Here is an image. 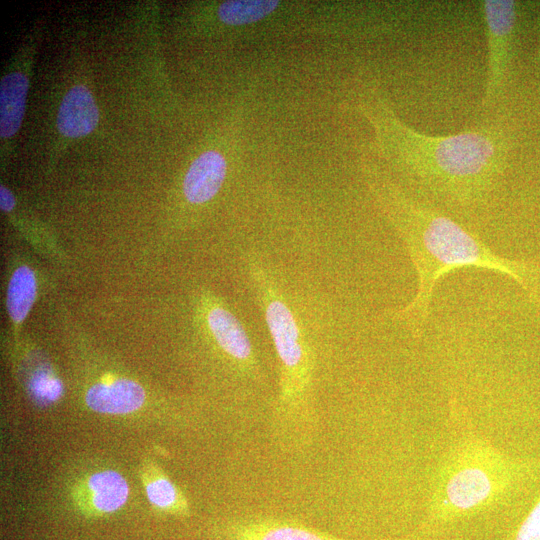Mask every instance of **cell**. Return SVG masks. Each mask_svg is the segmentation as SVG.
<instances>
[{"mask_svg":"<svg viewBox=\"0 0 540 540\" xmlns=\"http://www.w3.org/2000/svg\"><path fill=\"white\" fill-rule=\"evenodd\" d=\"M92 503L100 512H113L122 507L128 497V485L118 472L107 470L93 474L88 480Z\"/></svg>","mask_w":540,"mask_h":540,"instance_id":"7c38bea8","label":"cell"},{"mask_svg":"<svg viewBox=\"0 0 540 540\" xmlns=\"http://www.w3.org/2000/svg\"><path fill=\"white\" fill-rule=\"evenodd\" d=\"M62 389L61 382L47 373L35 375L30 383L33 397L41 404H49L58 399Z\"/></svg>","mask_w":540,"mask_h":540,"instance_id":"e0dca14e","label":"cell"},{"mask_svg":"<svg viewBox=\"0 0 540 540\" xmlns=\"http://www.w3.org/2000/svg\"><path fill=\"white\" fill-rule=\"evenodd\" d=\"M146 493L151 503L159 508L174 509L184 512L185 502L176 487L165 478H159L146 486Z\"/></svg>","mask_w":540,"mask_h":540,"instance_id":"9a60e30c","label":"cell"},{"mask_svg":"<svg viewBox=\"0 0 540 540\" xmlns=\"http://www.w3.org/2000/svg\"><path fill=\"white\" fill-rule=\"evenodd\" d=\"M540 483V459L507 454L473 434L442 458L428 503L430 521L454 522L510 500Z\"/></svg>","mask_w":540,"mask_h":540,"instance_id":"3957f363","label":"cell"},{"mask_svg":"<svg viewBox=\"0 0 540 540\" xmlns=\"http://www.w3.org/2000/svg\"><path fill=\"white\" fill-rule=\"evenodd\" d=\"M260 293L279 361V409L284 416L301 415L310 380V362L305 344L292 312L275 289L264 282L261 283Z\"/></svg>","mask_w":540,"mask_h":540,"instance_id":"277c9868","label":"cell"},{"mask_svg":"<svg viewBox=\"0 0 540 540\" xmlns=\"http://www.w3.org/2000/svg\"><path fill=\"white\" fill-rule=\"evenodd\" d=\"M276 0H233L223 2L218 8L221 21L230 25H243L261 20L274 11Z\"/></svg>","mask_w":540,"mask_h":540,"instance_id":"5bb4252c","label":"cell"},{"mask_svg":"<svg viewBox=\"0 0 540 540\" xmlns=\"http://www.w3.org/2000/svg\"><path fill=\"white\" fill-rule=\"evenodd\" d=\"M510 540H540V484L530 509Z\"/></svg>","mask_w":540,"mask_h":540,"instance_id":"2e32d148","label":"cell"},{"mask_svg":"<svg viewBox=\"0 0 540 540\" xmlns=\"http://www.w3.org/2000/svg\"><path fill=\"white\" fill-rule=\"evenodd\" d=\"M99 121L94 97L83 85L70 88L60 104L57 127L67 137H81L92 132Z\"/></svg>","mask_w":540,"mask_h":540,"instance_id":"8992f818","label":"cell"},{"mask_svg":"<svg viewBox=\"0 0 540 540\" xmlns=\"http://www.w3.org/2000/svg\"><path fill=\"white\" fill-rule=\"evenodd\" d=\"M538 62L540 63V37H539V45H538Z\"/></svg>","mask_w":540,"mask_h":540,"instance_id":"d6986e66","label":"cell"},{"mask_svg":"<svg viewBox=\"0 0 540 540\" xmlns=\"http://www.w3.org/2000/svg\"><path fill=\"white\" fill-rule=\"evenodd\" d=\"M379 196L417 273L416 295L399 312L415 337L425 326L436 282L452 270L476 267L505 274L532 298L540 290V264L499 256L457 222L394 184L381 186Z\"/></svg>","mask_w":540,"mask_h":540,"instance_id":"6da1fadb","label":"cell"},{"mask_svg":"<svg viewBox=\"0 0 540 540\" xmlns=\"http://www.w3.org/2000/svg\"><path fill=\"white\" fill-rule=\"evenodd\" d=\"M86 404L90 409L106 414H126L139 409L145 401L142 386L129 379L111 383H98L86 393Z\"/></svg>","mask_w":540,"mask_h":540,"instance_id":"9c48e42d","label":"cell"},{"mask_svg":"<svg viewBox=\"0 0 540 540\" xmlns=\"http://www.w3.org/2000/svg\"><path fill=\"white\" fill-rule=\"evenodd\" d=\"M233 540H348L291 521L260 519L235 527Z\"/></svg>","mask_w":540,"mask_h":540,"instance_id":"30bf717a","label":"cell"},{"mask_svg":"<svg viewBox=\"0 0 540 540\" xmlns=\"http://www.w3.org/2000/svg\"><path fill=\"white\" fill-rule=\"evenodd\" d=\"M481 12L487 48V75L482 105L500 95L511 63L517 26V5L511 0H484Z\"/></svg>","mask_w":540,"mask_h":540,"instance_id":"5b68a950","label":"cell"},{"mask_svg":"<svg viewBox=\"0 0 540 540\" xmlns=\"http://www.w3.org/2000/svg\"><path fill=\"white\" fill-rule=\"evenodd\" d=\"M28 91V79L21 72H11L0 83V135L13 136L22 123Z\"/></svg>","mask_w":540,"mask_h":540,"instance_id":"8fae6325","label":"cell"},{"mask_svg":"<svg viewBox=\"0 0 540 540\" xmlns=\"http://www.w3.org/2000/svg\"><path fill=\"white\" fill-rule=\"evenodd\" d=\"M380 124L382 143L404 174L455 204L479 202L503 171L507 139L501 131L484 128L433 136L391 117Z\"/></svg>","mask_w":540,"mask_h":540,"instance_id":"7a4b0ae2","label":"cell"},{"mask_svg":"<svg viewBox=\"0 0 540 540\" xmlns=\"http://www.w3.org/2000/svg\"><path fill=\"white\" fill-rule=\"evenodd\" d=\"M207 322L217 344L228 356L244 368L253 367L255 358L250 338L234 314L216 306L209 311Z\"/></svg>","mask_w":540,"mask_h":540,"instance_id":"52a82bcc","label":"cell"},{"mask_svg":"<svg viewBox=\"0 0 540 540\" xmlns=\"http://www.w3.org/2000/svg\"><path fill=\"white\" fill-rule=\"evenodd\" d=\"M226 175V161L217 151H207L190 165L183 182L186 199L201 204L212 199L222 186Z\"/></svg>","mask_w":540,"mask_h":540,"instance_id":"ba28073f","label":"cell"},{"mask_svg":"<svg viewBox=\"0 0 540 540\" xmlns=\"http://www.w3.org/2000/svg\"><path fill=\"white\" fill-rule=\"evenodd\" d=\"M0 206L5 212H10L15 206V198L13 194L4 185L0 186Z\"/></svg>","mask_w":540,"mask_h":540,"instance_id":"ac0fdd59","label":"cell"},{"mask_svg":"<svg viewBox=\"0 0 540 540\" xmlns=\"http://www.w3.org/2000/svg\"><path fill=\"white\" fill-rule=\"evenodd\" d=\"M36 297V279L28 266H21L13 273L7 289V310L13 321L22 322L29 313Z\"/></svg>","mask_w":540,"mask_h":540,"instance_id":"4fadbf2b","label":"cell"}]
</instances>
